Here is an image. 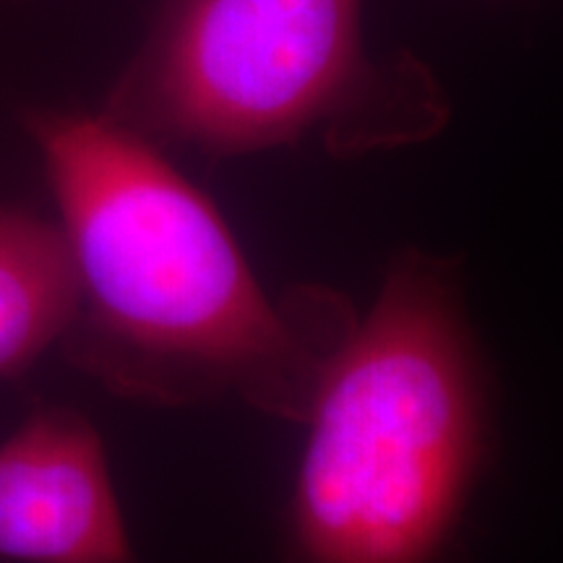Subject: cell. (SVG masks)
Here are the masks:
<instances>
[{
    "instance_id": "7a4b0ae2",
    "label": "cell",
    "mask_w": 563,
    "mask_h": 563,
    "mask_svg": "<svg viewBox=\"0 0 563 563\" xmlns=\"http://www.w3.org/2000/svg\"><path fill=\"white\" fill-rule=\"evenodd\" d=\"M282 563H439L485 456V371L452 262L405 251L306 420Z\"/></svg>"
},
{
    "instance_id": "3957f363",
    "label": "cell",
    "mask_w": 563,
    "mask_h": 563,
    "mask_svg": "<svg viewBox=\"0 0 563 563\" xmlns=\"http://www.w3.org/2000/svg\"><path fill=\"white\" fill-rule=\"evenodd\" d=\"M361 0H167L102 115L207 154L287 144L365 89Z\"/></svg>"
},
{
    "instance_id": "6da1fadb",
    "label": "cell",
    "mask_w": 563,
    "mask_h": 563,
    "mask_svg": "<svg viewBox=\"0 0 563 563\" xmlns=\"http://www.w3.org/2000/svg\"><path fill=\"white\" fill-rule=\"evenodd\" d=\"M26 131L74 258L66 361L131 402L238 397L306 422L357 321L350 302L323 287L269 298L214 203L110 118L32 110Z\"/></svg>"
},
{
    "instance_id": "277c9868",
    "label": "cell",
    "mask_w": 563,
    "mask_h": 563,
    "mask_svg": "<svg viewBox=\"0 0 563 563\" xmlns=\"http://www.w3.org/2000/svg\"><path fill=\"white\" fill-rule=\"evenodd\" d=\"M0 563H136L89 420L34 412L0 443Z\"/></svg>"
},
{
    "instance_id": "5b68a950",
    "label": "cell",
    "mask_w": 563,
    "mask_h": 563,
    "mask_svg": "<svg viewBox=\"0 0 563 563\" xmlns=\"http://www.w3.org/2000/svg\"><path fill=\"white\" fill-rule=\"evenodd\" d=\"M76 308L66 235L32 211L0 207V378L58 344Z\"/></svg>"
}]
</instances>
